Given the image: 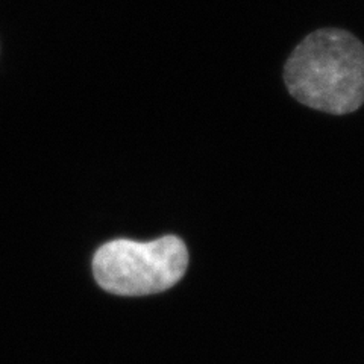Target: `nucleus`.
I'll return each instance as SVG.
<instances>
[{
    "label": "nucleus",
    "mask_w": 364,
    "mask_h": 364,
    "mask_svg": "<svg viewBox=\"0 0 364 364\" xmlns=\"http://www.w3.org/2000/svg\"><path fill=\"white\" fill-rule=\"evenodd\" d=\"M290 95L328 114H349L364 104V46L350 32L323 28L306 36L284 67Z\"/></svg>",
    "instance_id": "f257e3e1"
},
{
    "label": "nucleus",
    "mask_w": 364,
    "mask_h": 364,
    "mask_svg": "<svg viewBox=\"0 0 364 364\" xmlns=\"http://www.w3.org/2000/svg\"><path fill=\"white\" fill-rule=\"evenodd\" d=\"M188 267V250L176 235L154 242L119 238L102 245L93 257L96 282L112 294L147 296L173 287Z\"/></svg>",
    "instance_id": "f03ea898"
}]
</instances>
